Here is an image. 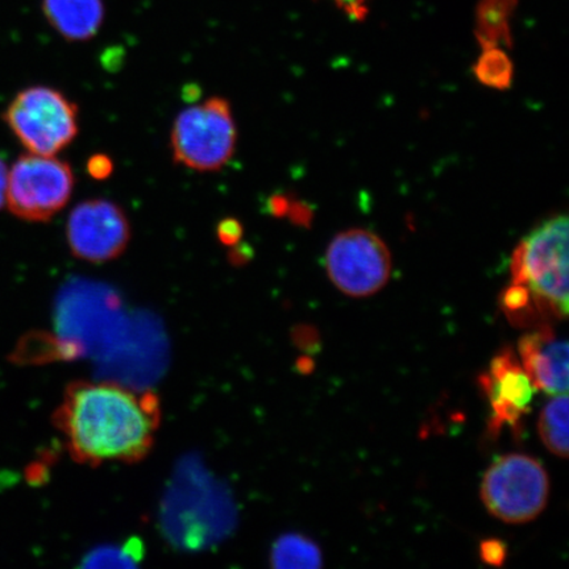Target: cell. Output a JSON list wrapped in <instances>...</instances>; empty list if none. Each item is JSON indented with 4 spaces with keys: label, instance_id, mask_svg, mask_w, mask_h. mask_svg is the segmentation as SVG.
I'll list each match as a JSON object with an SVG mask.
<instances>
[{
    "label": "cell",
    "instance_id": "cell-1",
    "mask_svg": "<svg viewBox=\"0 0 569 569\" xmlns=\"http://www.w3.org/2000/svg\"><path fill=\"white\" fill-rule=\"evenodd\" d=\"M54 423L71 457L84 465L137 462L154 443L160 425L158 398L111 382L70 386Z\"/></svg>",
    "mask_w": 569,
    "mask_h": 569
},
{
    "label": "cell",
    "instance_id": "cell-2",
    "mask_svg": "<svg viewBox=\"0 0 569 569\" xmlns=\"http://www.w3.org/2000/svg\"><path fill=\"white\" fill-rule=\"evenodd\" d=\"M511 283L531 298L538 317L568 316V218L545 220L518 244L511 258Z\"/></svg>",
    "mask_w": 569,
    "mask_h": 569
},
{
    "label": "cell",
    "instance_id": "cell-3",
    "mask_svg": "<svg viewBox=\"0 0 569 569\" xmlns=\"http://www.w3.org/2000/svg\"><path fill=\"white\" fill-rule=\"evenodd\" d=\"M238 128L227 99L212 97L180 112L170 132L173 160L199 173H212L230 162Z\"/></svg>",
    "mask_w": 569,
    "mask_h": 569
},
{
    "label": "cell",
    "instance_id": "cell-4",
    "mask_svg": "<svg viewBox=\"0 0 569 569\" xmlns=\"http://www.w3.org/2000/svg\"><path fill=\"white\" fill-rule=\"evenodd\" d=\"M3 118L13 137L33 154L60 153L80 130L77 104L61 91L48 87L21 90Z\"/></svg>",
    "mask_w": 569,
    "mask_h": 569
},
{
    "label": "cell",
    "instance_id": "cell-5",
    "mask_svg": "<svg viewBox=\"0 0 569 569\" xmlns=\"http://www.w3.org/2000/svg\"><path fill=\"white\" fill-rule=\"evenodd\" d=\"M480 493L489 513L500 521L529 523L543 513L549 502L550 479L537 459L508 455L488 469Z\"/></svg>",
    "mask_w": 569,
    "mask_h": 569
},
{
    "label": "cell",
    "instance_id": "cell-6",
    "mask_svg": "<svg viewBox=\"0 0 569 569\" xmlns=\"http://www.w3.org/2000/svg\"><path fill=\"white\" fill-rule=\"evenodd\" d=\"M76 177L67 161L28 153L13 163L6 204L27 222H47L69 203Z\"/></svg>",
    "mask_w": 569,
    "mask_h": 569
},
{
    "label": "cell",
    "instance_id": "cell-7",
    "mask_svg": "<svg viewBox=\"0 0 569 569\" xmlns=\"http://www.w3.org/2000/svg\"><path fill=\"white\" fill-rule=\"evenodd\" d=\"M329 279L341 293L367 298L387 287L391 254L379 234L362 229L340 232L326 252Z\"/></svg>",
    "mask_w": 569,
    "mask_h": 569
},
{
    "label": "cell",
    "instance_id": "cell-8",
    "mask_svg": "<svg viewBox=\"0 0 569 569\" xmlns=\"http://www.w3.org/2000/svg\"><path fill=\"white\" fill-rule=\"evenodd\" d=\"M132 230L126 212L109 199H89L70 212L67 240L76 258L102 264L123 254Z\"/></svg>",
    "mask_w": 569,
    "mask_h": 569
},
{
    "label": "cell",
    "instance_id": "cell-9",
    "mask_svg": "<svg viewBox=\"0 0 569 569\" xmlns=\"http://www.w3.org/2000/svg\"><path fill=\"white\" fill-rule=\"evenodd\" d=\"M480 382L493 410L490 422L493 432L500 431L505 423L517 425L528 412L536 388L521 361L509 348L496 356L489 372L481 377Z\"/></svg>",
    "mask_w": 569,
    "mask_h": 569
},
{
    "label": "cell",
    "instance_id": "cell-10",
    "mask_svg": "<svg viewBox=\"0 0 569 569\" xmlns=\"http://www.w3.org/2000/svg\"><path fill=\"white\" fill-rule=\"evenodd\" d=\"M519 361L536 390L550 396L567 395L568 345L549 327L528 333L518 345Z\"/></svg>",
    "mask_w": 569,
    "mask_h": 569
},
{
    "label": "cell",
    "instance_id": "cell-11",
    "mask_svg": "<svg viewBox=\"0 0 569 569\" xmlns=\"http://www.w3.org/2000/svg\"><path fill=\"white\" fill-rule=\"evenodd\" d=\"M53 30L71 42L96 38L104 21L103 0H42Z\"/></svg>",
    "mask_w": 569,
    "mask_h": 569
},
{
    "label": "cell",
    "instance_id": "cell-12",
    "mask_svg": "<svg viewBox=\"0 0 569 569\" xmlns=\"http://www.w3.org/2000/svg\"><path fill=\"white\" fill-rule=\"evenodd\" d=\"M538 431L540 440L555 457L568 458V396H552L540 412Z\"/></svg>",
    "mask_w": 569,
    "mask_h": 569
},
{
    "label": "cell",
    "instance_id": "cell-13",
    "mask_svg": "<svg viewBox=\"0 0 569 569\" xmlns=\"http://www.w3.org/2000/svg\"><path fill=\"white\" fill-rule=\"evenodd\" d=\"M272 566L282 569H318L323 555L318 545L300 533H289L277 540L270 555Z\"/></svg>",
    "mask_w": 569,
    "mask_h": 569
},
{
    "label": "cell",
    "instance_id": "cell-14",
    "mask_svg": "<svg viewBox=\"0 0 569 569\" xmlns=\"http://www.w3.org/2000/svg\"><path fill=\"white\" fill-rule=\"evenodd\" d=\"M475 76L488 88L507 90L513 82V66L507 54L500 51H488L476 63Z\"/></svg>",
    "mask_w": 569,
    "mask_h": 569
},
{
    "label": "cell",
    "instance_id": "cell-15",
    "mask_svg": "<svg viewBox=\"0 0 569 569\" xmlns=\"http://www.w3.org/2000/svg\"><path fill=\"white\" fill-rule=\"evenodd\" d=\"M89 559L90 566H134L137 565V559H139L138 547L127 545L119 547V549L99 550L92 553Z\"/></svg>",
    "mask_w": 569,
    "mask_h": 569
},
{
    "label": "cell",
    "instance_id": "cell-16",
    "mask_svg": "<svg viewBox=\"0 0 569 569\" xmlns=\"http://www.w3.org/2000/svg\"><path fill=\"white\" fill-rule=\"evenodd\" d=\"M481 559L487 565L500 567L507 559V547L500 540L490 539L481 543L480 547Z\"/></svg>",
    "mask_w": 569,
    "mask_h": 569
},
{
    "label": "cell",
    "instance_id": "cell-17",
    "mask_svg": "<svg viewBox=\"0 0 569 569\" xmlns=\"http://www.w3.org/2000/svg\"><path fill=\"white\" fill-rule=\"evenodd\" d=\"M243 227L234 219H226L218 226V238L224 244H234L241 239Z\"/></svg>",
    "mask_w": 569,
    "mask_h": 569
},
{
    "label": "cell",
    "instance_id": "cell-18",
    "mask_svg": "<svg viewBox=\"0 0 569 569\" xmlns=\"http://www.w3.org/2000/svg\"><path fill=\"white\" fill-rule=\"evenodd\" d=\"M113 170V163L106 154H96L88 162V172L94 180H106Z\"/></svg>",
    "mask_w": 569,
    "mask_h": 569
},
{
    "label": "cell",
    "instance_id": "cell-19",
    "mask_svg": "<svg viewBox=\"0 0 569 569\" xmlns=\"http://www.w3.org/2000/svg\"><path fill=\"white\" fill-rule=\"evenodd\" d=\"M7 183H9V170L6 163L0 159V209L6 204Z\"/></svg>",
    "mask_w": 569,
    "mask_h": 569
},
{
    "label": "cell",
    "instance_id": "cell-20",
    "mask_svg": "<svg viewBox=\"0 0 569 569\" xmlns=\"http://www.w3.org/2000/svg\"><path fill=\"white\" fill-rule=\"evenodd\" d=\"M340 6L346 7L347 10L356 11L365 0H336Z\"/></svg>",
    "mask_w": 569,
    "mask_h": 569
}]
</instances>
